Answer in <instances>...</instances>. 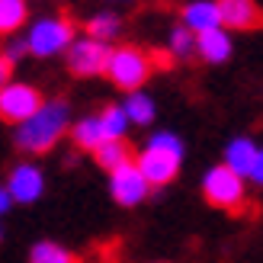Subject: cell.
Returning a JSON list of instances; mask_svg holds the SVG:
<instances>
[{
  "mask_svg": "<svg viewBox=\"0 0 263 263\" xmlns=\"http://www.w3.org/2000/svg\"><path fill=\"white\" fill-rule=\"evenodd\" d=\"M68 132V106L61 100L45 103L32 119H26L16 132V144L29 154H45L58 144V138Z\"/></svg>",
  "mask_w": 263,
  "mask_h": 263,
  "instance_id": "6da1fadb",
  "label": "cell"
},
{
  "mask_svg": "<svg viewBox=\"0 0 263 263\" xmlns=\"http://www.w3.org/2000/svg\"><path fill=\"white\" fill-rule=\"evenodd\" d=\"M202 193H205L209 205L225 209V212H231V215H241L244 209L257 212V205H247V199H244V177L234 167H228V164L209 170V177L202 183Z\"/></svg>",
  "mask_w": 263,
  "mask_h": 263,
  "instance_id": "7a4b0ae2",
  "label": "cell"
},
{
  "mask_svg": "<svg viewBox=\"0 0 263 263\" xmlns=\"http://www.w3.org/2000/svg\"><path fill=\"white\" fill-rule=\"evenodd\" d=\"M180 157H183V148L174 135H154L151 144L141 151L138 167H141V174L148 177L151 186H167L180 170Z\"/></svg>",
  "mask_w": 263,
  "mask_h": 263,
  "instance_id": "3957f363",
  "label": "cell"
},
{
  "mask_svg": "<svg viewBox=\"0 0 263 263\" xmlns=\"http://www.w3.org/2000/svg\"><path fill=\"white\" fill-rule=\"evenodd\" d=\"M151 71H154L151 55L141 51V48H135V45L116 48L109 55V64H106V77L119 90H128V93H135V90L151 77Z\"/></svg>",
  "mask_w": 263,
  "mask_h": 263,
  "instance_id": "277c9868",
  "label": "cell"
},
{
  "mask_svg": "<svg viewBox=\"0 0 263 263\" xmlns=\"http://www.w3.org/2000/svg\"><path fill=\"white\" fill-rule=\"evenodd\" d=\"M45 106L42 93L29 84H7L0 87V119L4 122H13V125H23L26 119Z\"/></svg>",
  "mask_w": 263,
  "mask_h": 263,
  "instance_id": "5b68a950",
  "label": "cell"
},
{
  "mask_svg": "<svg viewBox=\"0 0 263 263\" xmlns=\"http://www.w3.org/2000/svg\"><path fill=\"white\" fill-rule=\"evenodd\" d=\"M74 39V26L68 16H55V20H39L32 29H29V51L39 58H48V55H58L61 48H68Z\"/></svg>",
  "mask_w": 263,
  "mask_h": 263,
  "instance_id": "8992f818",
  "label": "cell"
},
{
  "mask_svg": "<svg viewBox=\"0 0 263 263\" xmlns=\"http://www.w3.org/2000/svg\"><path fill=\"white\" fill-rule=\"evenodd\" d=\"M112 51L106 48V42L100 39H81L68 48V68L77 77H93V74H106V64H109Z\"/></svg>",
  "mask_w": 263,
  "mask_h": 263,
  "instance_id": "52a82bcc",
  "label": "cell"
},
{
  "mask_svg": "<svg viewBox=\"0 0 263 263\" xmlns=\"http://www.w3.org/2000/svg\"><path fill=\"white\" fill-rule=\"evenodd\" d=\"M148 190H151V183L141 174L138 161L112 170V199L119 205H138L144 196H148Z\"/></svg>",
  "mask_w": 263,
  "mask_h": 263,
  "instance_id": "ba28073f",
  "label": "cell"
},
{
  "mask_svg": "<svg viewBox=\"0 0 263 263\" xmlns=\"http://www.w3.org/2000/svg\"><path fill=\"white\" fill-rule=\"evenodd\" d=\"M218 10H221V26H228V29L241 32L263 29V10L254 0H218Z\"/></svg>",
  "mask_w": 263,
  "mask_h": 263,
  "instance_id": "9c48e42d",
  "label": "cell"
},
{
  "mask_svg": "<svg viewBox=\"0 0 263 263\" xmlns=\"http://www.w3.org/2000/svg\"><path fill=\"white\" fill-rule=\"evenodd\" d=\"M42 186H45V180H42V174H39L32 164H20V167L10 170L7 190H10V196L16 202H32V199H39Z\"/></svg>",
  "mask_w": 263,
  "mask_h": 263,
  "instance_id": "30bf717a",
  "label": "cell"
},
{
  "mask_svg": "<svg viewBox=\"0 0 263 263\" xmlns=\"http://www.w3.org/2000/svg\"><path fill=\"white\" fill-rule=\"evenodd\" d=\"M93 157H97V164L103 170H109V174H112V170H119V167H125V164L135 161V148H132L125 138H106L93 151Z\"/></svg>",
  "mask_w": 263,
  "mask_h": 263,
  "instance_id": "8fae6325",
  "label": "cell"
},
{
  "mask_svg": "<svg viewBox=\"0 0 263 263\" xmlns=\"http://www.w3.org/2000/svg\"><path fill=\"white\" fill-rule=\"evenodd\" d=\"M196 51L205 58V61H225L231 55V42H228V35L221 32V26L218 29H205V32H196Z\"/></svg>",
  "mask_w": 263,
  "mask_h": 263,
  "instance_id": "7c38bea8",
  "label": "cell"
},
{
  "mask_svg": "<svg viewBox=\"0 0 263 263\" xmlns=\"http://www.w3.org/2000/svg\"><path fill=\"white\" fill-rule=\"evenodd\" d=\"M183 26H190L193 32L218 29V26H221L218 4H190V7H183Z\"/></svg>",
  "mask_w": 263,
  "mask_h": 263,
  "instance_id": "4fadbf2b",
  "label": "cell"
},
{
  "mask_svg": "<svg viewBox=\"0 0 263 263\" xmlns=\"http://www.w3.org/2000/svg\"><path fill=\"white\" fill-rule=\"evenodd\" d=\"M257 161H260V151L254 148V141L238 138V141H231V144H228L225 164L234 167L241 177H251V174H254V167H257Z\"/></svg>",
  "mask_w": 263,
  "mask_h": 263,
  "instance_id": "5bb4252c",
  "label": "cell"
},
{
  "mask_svg": "<svg viewBox=\"0 0 263 263\" xmlns=\"http://www.w3.org/2000/svg\"><path fill=\"white\" fill-rule=\"evenodd\" d=\"M71 138H74V144H77L81 151H97L100 144L106 141V132H103L100 119H84V122H77V125H74Z\"/></svg>",
  "mask_w": 263,
  "mask_h": 263,
  "instance_id": "9a60e30c",
  "label": "cell"
},
{
  "mask_svg": "<svg viewBox=\"0 0 263 263\" xmlns=\"http://www.w3.org/2000/svg\"><path fill=\"white\" fill-rule=\"evenodd\" d=\"M26 23V0H0V35L16 32Z\"/></svg>",
  "mask_w": 263,
  "mask_h": 263,
  "instance_id": "2e32d148",
  "label": "cell"
},
{
  "mask_svg": "<svg viewBox=\"0 0 263 263\" xmlns=\"http://www.w3.org/2000/svg\"><path fill=\"white\" fill-rule=\"evenodd\" d=\"M29 263H77V257L68 254L64 247L51 244V241H42V244H35V247H32Z\"/></svg>",
  "mask_w": 263,
  "mask_h": 263,
  "instance_id": "e0dca14e",
  "label": "cell"
},
{
  "mask_svg": "<svg viewBox=\"0 0 263 263\" xmlns=\"http://www.w3.org/2000/svg\"><path fill=\"white\" fill-rule=\"evenodd\" d=\"M125 112H128V119L132 122H138V125H148L151 119H154V103L144 97V93H128V100H125Z\"/></svg>",
  "mask_w": 263,
  "mask_h": 263,
  "instance_id": "ac0fdd59",
  "label": "cell"
},
{
  "mask_svg": "<svg viewBox=\"0 0 263 263\" xmlns=\"http://www.w3.org/2000/svg\"><path fill=\"white\" fill-rule=\"evenodd\" d=\"M125 122H128V112L119 106H106L100 112V125L106 132V138H122L125 135Z\"/></svg>",
  "mask_w": 263,
  "mask_h": 263,
  "instance_id": "d6986e66",
  "label": "cell"
},
{
  "mask_svg": "<svg viewBox=\"0 0 263 263\" xmlns=\"http://www.w3.org/2000/svg\"><path fill=\"white\" fill-rule=\"evenodd\" d=\"M116 32H119V20H116L112 13H100V16H93V20L87 23V35L90 39H100V42L112 39Z\"/></svg>",
  "mask_w": 263,
  "mask_h": 263,
  "instance_id": "ffe728a7",
  "label": "cell"
},
{
  "mask_svg": "<svg viewBox=\"0 0 263 263\" xmlns=\"http://www.w3.org/2000/svg\"><path fill=\"white\" fill-rule=\"evenodd\" d=\"M190 32H193L190 26H180V29H174V35H170V51H174L177 58H186L190 51L196 48V39Z\"/></svg>",
  "mask_w": 263,
  "mask_h": 263,
  "instance_id": "44dd1931",
  "label": "cell"
},
{
  "mask_svg": "<svg viewBox=\"0 0 263 263\" xmlns=\"http://www.w3.org/2000/svg\"><path fill=\"white\" fill-rule=\"evenodd\" d=\"M10 74H13V61L7 55H0V87L10 84Z\"/></svg>",
  "mask_w": 263,
  "mask_h": 263,
  "instance_id": "7402d4cb",
  "label": "cell"
},
{
  "mask_svg": "<svg viewBox=\"0 0 263 263\" xmlns=\"http://www.w3.org/2000/svg\"><path fill=\"white\" fill-rule=\"evenodd\" d=\"M23 51H29V42H10V45H7V51H4V55H7L10 61H16V58L23 55Z\"/></svg>",
  "mask_w": 263,
  "mask_h": 263,
  "instance_id": "603a6c76",
  "label": "cell"
},
{
  "mask_svg": "<svg viewBox=\"0 0 263 263\" xmlns=\"http://www.w3.org/2000/svg\"><path fill=\"white\" fill-rule=\"evenodd\" d=\"M10 202H16V199L10 196V190H7V186H0V215H4L7 209H10Z\"/></svg>",
  "mask_w": 263,
  "mask_h": 263,
  "instance_id": "cb8c5ba5",
  "label": "cell"
},
{
  "mask_svg": "<svg viewBox=\"0 0 263 263\" xmlns=\"http://www.w3.org/2000/svg\"><path fill=\"white\" fill-rule=\"evenodd\" d=\"M257 183H260V186H263V154H260V161H257V167H254V174H251Z\"/></svg>",
  "mask_w": 263,
  "mask_h": 263,
  "instance_id": "d4e9b609",
  "label": "cell"
}]
</instances>
